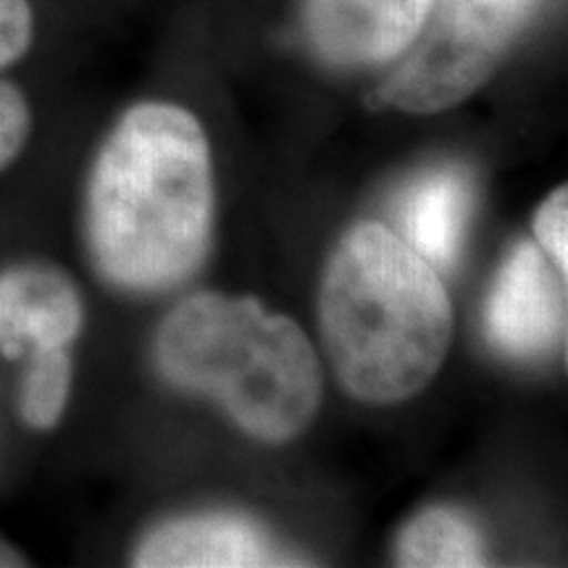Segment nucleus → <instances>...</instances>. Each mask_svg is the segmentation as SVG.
<instances>
[{
	"instance_id": "obj_13",
	"label": "nucleus",
	"mask_w": 568,
	"mask_h": 568,
	"mask_svg": "<svg viewBox=\"0 0 568 568\" xmlns=\"http://www.w3.org/2000/svg\"><path fill=\"white\" fill-rule=\"evenodd\" d=\"M30 105L24 95L11 82H0V172L11 166L30 138Z\"/></svg>"
},
{
	"instance_id": "obj_10",
	"label": "nucleus",
	"mask_w": 568,
	"mask_h": 568,
	"mask_svg": "<svg viewBox=\"0 0 568 568\" xmlns=\"http://www.w3.org/2000/svg\"><path fill=\"white\" fill-rule=\"evenodd\" d=\"M397 564L426 568H460L485 564L479 531L466 516L450 508L426 510L403 531Z\"/></svg>"
},
{
	"instance_id": "obj_5",
	"label": "nucleus",
	"mask_w": 568,
	"mask_h": 568,
	"mask_svg": "<svg viewBox=\"0 0 568 568\" xmlns=\"http://www.w3.org/2000/svg\"><path fill=\"white\" fill-rule=\"evenodd\" d=\"M552 268L531 243L510 253L485 311L487 337L497 351L514 358H537L564 339L566 293Z\"/></svg>"
},
{
	"instance_id": "obj_15",
	"label": "nucleus",
	"mask_w": 568,
	"mask_h": 568,
	"mask_svg": "<svg viewBox=\"0 0 568 568\" xmlns=\"http://www.w3.org/2000/svg\"><path fill=\"white\" fill-rule=\"evenodd\" d=\"M9 568V566H27V560H24V556H21V552H17L11 548V545H6V542H0V568Z\"/></svg>"
},
{
	"instance_id": "obj_4",
	"label": "nucleus",
	"mask_w": 568,
	"mask_h": 568,
	"mask_svg": "<svg viewBox=\"0 0 568 568\" xmlns=\"http://www.w3.org/2000/svg\"><path fill=\"white\" fill-rule=\"evenodd\" d=\"M527 17L495 0H432L379 98L408 113L450 109L489 80Z\"/></svg>"
},
{
	"instance_id": "obj_6",
	"label": "nucleus",
	"mask_w": 568,
	"mask_h": 568,
	"mask_svg": "<svg viewBox=\"0 0 568 568\" xmlns=\"http://www.w3.org/2000/svg\"><path fill=\"white\" fill-rule=\"evenodd\" d=\"M432 0H305V30L337 67L395 61L422 30Z\"/></svg>"
},
{
	"instance_id": "obj_8",
	"label": "nucleus",
	"mask_w": 568,
	"mask_h": 568,
	"mask_svg": "<svg viewBox=\"0 0 568 568\" xmlns=\"http://www.w3.org/2000/svg\"><path fill=\"white\" fill-rule=\"evenodd\" d=\"M264 531L237 516H197L172 521L140 545L142 568H243L280 566Z\"/></svg>"
},
{
	"instance_id": "obj_7",
	"label": "nucleus",
	"mask_w": 568,
	"mask_h": 568,
	"mask_svg": "<svg viewBox=\"0 0 568 568\" xmlns=\"http://www.w3.org/2000/svg\"><path fill=\"white\" fill-rule=\"evenodd\" d=\"M82 326L74 284L48 266H19L0 276V351L71 343Z\"/></svg>"
},
{
	"instance_id": "obj_12",
	"label": "nucleus",
	"mask_w": 568,
	"mask_h": 568,
	"mask_svg": "<svg viewBox=\"0 0 568 568\" xmlns=\"http://www.w3.org/2000/svg\"><path fill=\"white\" fill-rule=\"evenodd\" d=\"M535 234L537 243L542 245V253L550 255L552 266L560 274V280H566L568 272V197L566 187H560L552 193L548 201L542 203V209L535 216Z\"/></svg>"
},
{
	"instance_id": "obj_14",
	"label": "nucleus",
	"mask_w": 568,
	"mask_h": 568,
	"mask_svg": "<svg viewBox=\"0 0 568 568\" xmlns=\"http://www.w3.org/2000/svg\"><path fill=\"white\" fill-rule=\"evenodd\" d=\"M32 42V9L27 0H0V69L11 67Z\"/></svg>"
},
{
	"instance_id": "obj_9",
	"label": "nucleus",
	"mask_w": 568,
	"mask_h": 568,
	"mask_svg": "<svg viewBox=\"0 0 568 568\" xmlns=\"http://www.w3.org/2000/svg\"><path fill=\"white\" fill-rule=\"evenodd\" d=\"M474 209L471 180L460 169H437L418 176L400 197L403 240L429 266L450 268L464 247Z\"/></svg>"
},
{
	"instance_id": "obj_1",
	"label": "nucleus",
	"mask_w": 568,
	"mask_h": 568,
	"mask_svg": "<svg viewBox=\"0 0 568 568\" xmlns=\"http://www.w3.org/2000/svg\"><path fill=\"white\" fill-rule=\"evenodd\" d=\"M213 180L203 126L172 103H140L113 126L92 166L88 240L105 280L166 290L201 264Z\"/></svg>"
},
{
	"instance_id": "obj_2",
	"label": "nucleus",
	"mask_w": 568,
	"mask_h": 568,
	"mask_svg": "<svg viewBox=\"0 0 568 568\" xmlns=\"http://www.w3.org/2000/svg\"><path fill=\"white\" fill-rule=\"evenodd\" d=\"M322 335L343 387L374 406L432 382L453 337L435 266L382 224L345 234L322 284Z\"/></svg>"
},
{
	"instance_id": "obj_16",
	"label": "nucleus",
	"mask_w": 568,
	"mask_h": 568,
	"mask_svg": "<svg viewBox=\"0 0 568 568\" xmlns=\"http://www.w3.org/2000/svg\"><path fill=\"white\" fill-rule=\"evenodd\" d=\"M495 3H503V6H510V9L531 13V9H535L537 0H495Z\"/></svg>"
},
{
	"instance_id": "obj_3",
	"label": "nucleus",
	"mask_w": 568,
	"mask_h": 568,
	"mask_svg": "<svg viewBox=\"0 0 568 568\" xmlns=\"http://www.w3.org/2000/svg\"><path fill=\"white\" fill-rule=\"evenodd\" d=\"M155 361L172 385L213 397L268 443L301 435L322 403V368L301 326L247 297L182 301L161 326Z\"/></svg>"
},
{
	"instance_id": "obj_11",
	"label": "nucleus",
	"mask_w": 568,
	"mask_h": 568,
	"mask_svg": "<svg viewBox=\"0 0 568 568\" xmlns=\"http://www.w3.org/2000/svg\"><path fill=\"white\" fill-rule=\"evenodd\" d=\"M69 387L71 361L67 347H34L21 387V418L32 429H53L67 408Z\"/></svg>"
}]
</instances>
